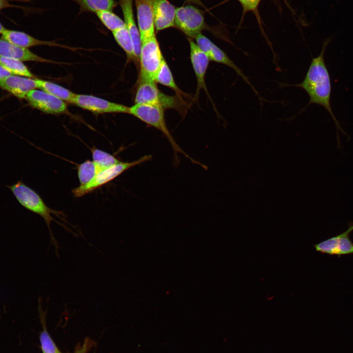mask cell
<instances>
[{
    "mask_svg": "<svg viewBox=\"0 0 353 353\" xmlns=\"http://www.w3.org/2000/svg\"><path fill=\"white\" fill-rule=\"evenodd\" d=\"M328 43V41H326L323 45L320 54L312 58L302 82L298 84L285 85L297 87L303 89L309 97V101L305 107L312 103L323 106L333 118L337 128L341 129L330 105L331 82L324 60V53Z\"/></svg>",
    "mask_w": 353,
    "mask_h": 353,
    "instance_id": "obj_1",
    "label": "cell"
},
{
    "mask_svg": "<svg viewBox=\"0 0 353 353\" xmlns=\"http://www.w3.org/2000/svg\"><path fill=\"white\" fill-rule=\"evenodd\" d=\"M8 187L20 204L28 210L40 216L45 220L50 234V244L55 247L56 254L58 255L59 246L52 233L50 223L52 221H54L62 226L66 230L70 231V229L65 225L55 220L51 214L55 215L61 220L67 223V221L63 217H62L63 216V213L48 207L41 197L34 190L21 181H18L12 185L8 186Z\"/></svg>",
    "mask_w": 353,
    "mask_h": 353,
    "instance_id": "obj_2",
    "label": "cell"
},
{
    "mask_svg": "<svg viewBox=\"0 0 353 353\" xmlns=\"http://www.w3.org/2000/svg\"><path fill=\"white\" fill-rule=\"evenodd\" d=\"M129 114L137 118L146 124L161 131L167 139L174 151L173 164L177 167L179 163L178 153H181L193 163L206 169L207 167L187 154L176 143L167 127L164 116V109L157 106L135 103L129 107Z\"/></svg>",
    "mask_w": 353,
    "mask_h": 353,
    "instance_id": "obj_3",
    "label": "cell"
},
{
    "mask_svg": "<svg viewBox=\"0 0 353 353\" xmlns=\"http://www.w3.org/2000/svg\"><path fill=\"white\" fill-rule=\"evenodd\" d=\"M180 97L166 95L159 90L152 80H139L135 97V103L151 104L163 109H174L181 111L184 101Z\"/></svg>",
    "mask_w": 353,
    "mask_h": 353,
    "instance_id": "obj_4",
    "label": "cell"
},
{
    "mask_svg": "<svg viewBox=\"0 0 353 353\" xmlns=\"http://www.w3.org/2000/svg\"><path fill=\"white\" fill-rule=\"evenodd\" d=\"M151 158V155H146L132 162L121 161L97 174L89 183L84 185H80L77 187L73 189L72 193L75 197H82L111 181L129 169L150 161Z\"/></svg>",
    "mask_w": 353,
    "mask_h": 353,
    "instance_id": "obj_5",
    "label": "cell"
},
{
    "mask_svg": "<svg viewBox=\"0 0 353 353\" xmlns=\"http://www.w3.org/2000/svg\"><path fill=\"white\" fill-rule=\"evenodd\" d=\"M139 80L154 79L164 58L155 35L142 42Z\"/></svg>",
    "mask_w": 353,
    "mask_h": 353,
    "instance_id": "obj_6",
    "label": "cell"
},
{
    "mask_svg": "<svg viewBox=\"0 0 353 353\" xmlns=\"http://www.w3.org/2000/svg\"><path fill=\"white\" fill-rule=\"evenodd\" d=\"M175 26L187 36L195 38L205 27L202 11L192 5L176 8Z\"/></svg>",
    "mask_w": 353,
    "mask_h": 353,
    "instance_id": "obj_7",
    "label": "cell"
},
{
    "mask_svg": "<svg viewBox=\"0 0 353 353\" xmlns=\"http://www.w3.org/2000/svg\"><path fill=\"white\" fill-rule=\"evenodd\" d=\"M72 103L96 113H128L129 107L92 95L76 94Z\"/></svg>",
    "mask_w": 353,
    "mask_h": 353,
    "instance_id": "obj_8",
    "label": "cell"
},
{
    "mask_svg": "<svg viewBox=\"0 0 353 353\" xmlns=\"http://www.w3.org/2000/svg\"><path fill=\"white\" fill-rule=\"evenodd\" d=\"M25 99L32 107L46 113L58 114L67 110L63 101L40 89L31 91Z\"/></svg>",
    "mask_w": 353,
    "mask_h": 353,
    "instance_id": "obj_9",
    "label": "cell"
},
{
    "mask_svg": "<svg viewBox=\"0 0 353 353\" xmlns=\"http://www.w3.org/2000/svg\"><path fill=\"white\" fill-rule=\"evenodd\" d=\"M352 231L353 224L342 233L315 244L314 248L317 252L331 255L353 254V243L349 237Z\"/></svg>",
    "mask_w": 353,
    "mask_h": 353,
    "instance_id": "obj_10",
    "label": "cell"
},
{
    "mask_svg": "<svg viewBox=\"0 0 353 353\" xmlns=\"http://www.w3.org/2000/svg\"><path fill=\"white\" fill-rule=\"evenodd\" d=\"M141 42L155 35L152 0H134Z\"/></svg>",
    "mask_w": 353,
    "mask_h": 353,
    "instance_id": "obj_11",
    "label": "cell"
},
{
    "mask_svg": "<svg viewBox=\"0 0 353 353\" xmlns=\"http://www.w3.org/2000/svg\"><path fill=\"white\" fill-rule=\"evenodd\" d=\"M0 88L19 99H25L31 91L37 88L36 79L10 75L0 80Z\"/></svg>",
    "mask_w": 353,
    "mask_h": 353,
    "instance_id": "obj_12",
    "label": "cell"
},
{
    "mask_svg": "<svg viewBox=\"0 0 353 353\" xmlns=\"http://www.w3.org/2000/svg\"><path fill=\"white\" fill-rule=\"evenodd\" d=\"M189 42L190 60L197 80V91L198 93L202 88L207 93L205 83V76L210 59L192 40H189Z\"/></svg>",
    "mask_w": 353,
    "mask_h": 353,
    "instance_id": "obj_13",
    "label": "cell"
},
{
    "mask_svg": "<svg viewBox=\"0 0 353 353\" xmlns=\"http://www.w3.org/2000/svg\"><path fill=\"white\" fill-rule=\"evenodd\" d=\"M155 28L159 31L175 26L176 7L168 0H152Z\"/></svg>",
    "mask_w": 353,
    "mask_h": 353,
    "instance_id": "obj_14",
    "label": "cell"
},
{
    "mask_svg": "<svg viewBox=\"0 0 353 353\" xmlns=\"http://www.w3.org/2000/svg\"><path fill=\"white\" fill-rule=\"evenodd\" d=\"M0 56L16 59L22 61L54 62L38 56L28 49L19 47L2 38H0Z\"/></svg>",
    "mask_w": 353,
    "mask_h": 353,
    "instance_id": "obj_15",
    "label": "cell"
},
{
    "mask_svg": "<svg viewBox=\"0 0 353 353\" xmlns=\"http://www.w3.org/2000/svg\"><path fill=\"white\" fill-rule=\"evenodd\" d=\"M133 2V0H119L118 3L123 13L126 26L133 42L135 56L139 59L142 42L134 17Z\"/></svg>",
    "mask_w": 353,
    "mask_h": 353,
    "instance_id": "obj_16",
    "label": "cell"
},
{
    "mask_svg": "<svg viewBox=\"0 0 353 353\" xmlns=\"http://www.w3.org/2000/svg\"><path fill=\"white\" fill-rule=\"evenodd\" d=\"M1 35V38L23 48L28 49L41 45L63 47L54 41L39 40L24 32L17 30L6 29Z\"/></svg>",
    "mask_w": 353,
    "mask_h": 353,
    "instance_id": "obj_17",
    "label": "cell"
},
{
    "mask_svg": "<svg viewBox=\"0 0 353 353\" xmlns=\"http://www.w3.org/2000/svg\"><path fill=\"white\" fill-rule=\"evenodd\" d=\"M37 88L40 89L64 101L72 103L76 96L70 90L51 82L36 79Z\"/></svg>",
    "mask_w": 353,
    "mask_h": 353,
    "instance_id": "obj_18",
    "label": "cell"
},
{
    "mask_svg": "<svg viewBox=\"0 0 353 353\" xmlns=\"http://www.w3.org/2000/svg\"><path fill=\"white\" fill-rule=\"evenodd\" d=\"M77 4L79 13H96L101 10H112L117 5L114 0H71Z\"/></svg>",
    "mask_w": 353,
    "mask_h": 353,
    "instance_id": "obj_19",
    "label": "cell"
},
{
    "mask_svg": "<svg viewBox=\"0 0 353 353\" xmlns=\"http://www.w3.org/2000/svg\"><path fill=\"white\" fill-rule=\"evenodd\" d=\"M112 32L115 40L126 53L129 59H137L135 54L133 41L126 26Z\"/></svg>",
    "mask_w": 353,
    "mask_h": 353,
    "instance_id": "obj_20",
    "label": "cell"
},
{
    "mask_svg": "<svg viewBox=\"0 0 353 353\" xmlns=\"http://www.w3.org/2000/svg\"><path fill=\"white\" fill-rule=\"evenodd\" d=\"M90 150L92 156V161L96 166L98 174L121 162L114 155L99 149L95 146L91 148Z\"/></svg>",
    "mask_w": 353,
    "mask_h": 353,
    "instance_id": "obj_21",
    "label": "cell"
},
{
    "mask_svg": "<svg viewBox=\"0 0 353 353\" xmlns=\"http://www.w3.org/2000/svg\"><path fill=\"white\" fill-rule=\"evenodd\" d=\"M154 81L172 89L179 97L182 95H184L176 84L171 71L165 59L156 74Z\"/></svg>",
    "mask_w": 353,
    "mask_h": 353,
    "instance_id": "obj_22",
    "label": "cell"
},
{
    "mask_svg": "<svg viewBox=\"0 0 353 353\" xmlns=\"http://www.w3.org/2000/svg\"><path fill=\"white\" fill-rule=\"evenodd\" d=\"M0 65L13 75L35 78L34 76L21 60L0 56Z\"/></svg>",
    "mask_w": 353,
    "mask_h": 353,
    "instance_id": "obj_23",
    "label": "cell"
},
{
    "mask_svg": "<svg viewBox=\"0 0 353 353\" xmlns=\"http://www.w3.org/2000/svg\"><path fill=\"white\" fill-rule=\"evenodd\" d=\"M96 14L101 22L112 32L126 26L124 21L112 10H101Z\"/></svg>",
    "mask_w": 353,
    "mask_h": 353,
    "instance_id": "obj_24",
    "label": "cell"
},
{
    "mask_svg": "<svg viewBox=\"0 0 353 353\" xmlns=\"http://www.w3.org/2000/svg\"><path fill=\"white\" fill-rule=\"evenodd\" d=\"M77 176L80 185L91 181L98 174L96 166L93 161L87 160L77 165Z\"/></svg>",
    "mask_w": 353,
    "mask_h": 353,
    "instance_id": "obj_25",
    "label": "cell"
},
{
    "mask_svg": "<svg viewBox=\"0 0 353 353\" xmlns=\"http://www.w3.org/2000/svg\"><path fill=\"white\" fill-rule=\"evenodd\" d=\"M40 340L43 353H61L46 330L41 332Z\"/></svg>",
    "mask_w": 353,
    "mask_h": 353,
    "instance_id": "obj_26",
    "label": "cell"
},
{
    "mask_svg": "<svg viewBox=\"0 0 353 353\" xmlns=\"http://www.w3.org/2000/svg\"><path fill=\"white\" fill-rule=\"evenodd\" d=\"M195 39L199 49L207 55L214 43L202 33L199 34Z\"/></svg>",
    "mask_w": 353,
    "mask_h": 353,
    "instance_id": "obj_27",
    "label": "cell"
},
{
    "mask_svg": "<svg viewBox=\"0 0 353 353\" xmlns=\"http://www.w3.org/2000/svg\"><path fill=\"white\" fill-rule=\"evenodd\" d=\"M242 6L244 12L255 11L261 0H237Z\"/></svg>",
    "mask_w": 353,
    "mask_h": 353,
    "instance_id": "obj_28",
    "label": "cell"
},
{
    "mask_svg": "<svg viewBox=\"0 0 353 353\" xmlns=\"http://www.w3.org/2000/svg\"><path fill=\"white\" fill-rule=\"evenodd\" d=\"M16 7L11 4L8 0H0V10L9 7Z\"/></svg>",
    "mask_w": 353,
    "mask_h": 353,
    "instance_id": "obj_29",
    "label": "cell"
},
{
    "mask_svg": "<svg viewBox=\"0 0 353 353\" xmlns=\"http://www.w3.org/2000/svg\"><path fill=\"white\" fill-rule=\"evenodd\" d=\"M12 74L5 68L0 65V80Z\"/></svg>",
    "mask_w": 353,
    "mask_h": 353,
    "instance_id": "obj_30",
    "label": "cell"
},
{
    "mask_svg": "<svg viewBox=\"0 0 353 353\" xmlns=\"http://www.w3.org/2000/svg\"><path fill=\"white\" fill-rule=\"evenodd\" d=\"M187 2L197 4V5L205 8L204 5L202 3L201 0H186Z\"/></svg>",
    "mask_w": 353,
    "mask_h": 353,
    "instance_id": "obj_31",
    "label": "cell"
},
{
    "mask_svg": "<svg viewBox=\"0 0 353 353\" xmlns=\"http://www.w3.org/2000/svg\"><path fill=\"white\" fill-rule=\"evenodd\" d=\"M6 29V28L2 25L1 23L0 22V34H1Z\"/></svg>",
    "mask_w": 353,
    "mask_h": 353,
    "instance_id": "obj_32",
    "label": "cell"
}]
</instances>
